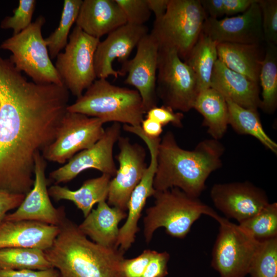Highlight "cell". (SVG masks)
<instances>
[{
  "instance_id": "45",
  "label": "cell",
  "mask_w": 277,
  "mask_h": 277,
  "mask_svg": "<svg viewBox=\"0 0 277 277\" xmlns=\"http://www.w3.org/2000/svg\"><path fill=\"white\" fill-rule=\"evenodd\" d=\"M149 7L155 15V20L161 18L165 14L169 0H147Z\"/></svg>"
},
{
  "instance_id": "21",
  "label": "cell",
  "mask_w": 277,
  "mask_h": 277,
  "mask_svg": "<svg viewBox=\"0 0 277 277\" xmlns=\"http://www.w3.org/2000/svg\"><path fill=\"white\" fill-rule=\"evenodd\" d=\"M210 87L244 108L258 111L260 108L259 83L231 70L219 60L213 68Z\"/></svg>"
},
{
  "instance_id": "35",
  "label": "cell",
  "mask_w": 277,
  "mask_h": 277,
  "mask_svg": "<svg viewBox=\"0 0 277 277\" xmlns=\"http://www.w3.org/2000/svg\"><path fill=\"white\" fill-rule=\"evenodd\" d=\"M264 41L277 44V1L259 0Z\"/></svg>"
},
{
  "instance_id": "13",
  "label": "cell",
  "mask_w": 277,
  "mask_h": 277,
  "mask_svg": "<svg viewBox=\"0 0 277 277\" xmlns=\"http://www.w3.org/2000/svg\"><path fill=\"white\" fill-rule=\"evenodd\" d=\"M159 45L151 33L146 34L136 46L134 57L122 63L120 71L127 73L125 83L136 88L146 112L157 106L156 83Z\"/></svg>"
},
{
  "instance_id": "18",
  "label": "cell",
  "mask_w": 277,
  "mask_h": 277,
  "mask_svg": "<svg viewBox=\"0 0 277 277\" xmlns=\"http://www.w3.org/2000/svg\"><path fill=\"white\" fill-rule=\"evenodd\" d=\"M147 33L148 28L144 25L137 26L126 24L107 35L98 43L94 57L96 78L106 79L109 76L117 78L124 76L112 66L117 58L122 63L128 60L133 49Z\"/></svg>"
},
{
  "instance_id": "1",
  "label": "cell",
  "mask_w": 277,
  "mask_h": 277,
  "mask_svg": "<svg viewBox=\"0 0 277 277\" xmlns=\"http://www.w3.org/2000/svg\"><path fill=\"white\" fill-rule=\"evenodd\" d=\"M63 85L29 81L0 55V190L26 195L34 160L54 140L69 106Z\"/></svg>"
},
{
  "instance_id": "15",
  "label": "cell",
  "mask_w": 277,
  "mask_h": 277,
  "mask_svg": "<svg viewBox=\"0 0 277 277\" xmlns=\"http://www.w3.org/2000/svg\"><path fill=\"white\" fill-rule=\"evenodd\" d=\"M210 197L225 218L235 219L239 223L269 203L266 192L247 181L215 184L211 189Z\"/></svg>"
},
{
  "instance_id": "32",
  "label": "cell",
  "mask_w": 277,
  "mask_h": 277,
  "mask_svg": "<svg viewBox=\"0 0 277 277\" xmlns=\"http://www.w3.org/2000/svg\"><path fill=\"white\" fill-rule=\"evenodd\" d=\"M238 225L259 242L277 238V203H269Z\"/></svg>"
},
{
  "instance_id": "33",
  "label": "cell",
  "mask_w": 277,
  "mask_h": 277,
  "mask_svg": "<svg viewBox=\"0 0 277 277\" xmlns=\"http://www.w3.org/2000/svg\"><path fill=\"white\" fill-rule=\"evenodd\" d=\"M248 274L250 277H277V238L260 242Z\"/></svg>"
},
{
  "instance_id": "14",
  "label": "cell",
  "mask_w": 277,
  "mask_h": 277,
  "mask_svg": "<svg viewBox=\"0 0 277 277\" xmlns=\"http://www.w3.org/2000/svg\"><path fill=\"white\" fill-rule=\"evenodd\" d=\"M117 142L119 167L109 184L107 203L126 211L131 194L147 167L146 151L141 145L131 143L128 137L120 136Z\"/></svg>"
},
{
  "instance_id": "20",
  "label": "cell",
  "mask_w": 277,
  "mask_h": 277,
  "mask_svg": "<svg viewBox=\"0 0 277 277\" xmlns=\"http://www.w3.org/2000/svg\"><path fill=\"white\" fill-rule=\"evenodd\" d=\"M60 232L58 226L31 221L3 220L0 223V249H49Z\"/></svg>"
},
{
  "instance_id": "25",
  "label": "cell",
  "mask_w": 277,
  "mask_h": 277,
  "mask_svg": "<svg viewBox=\"0 0 277 277\" xmlns=\"http://www.w3.org/2000/svg\"><path fill=\"white\" fill-rule=\"evenodd\" d=\"M218 60L227 67L259 83L262 57L260 44L220 43L217 44Z\"/></svg>"
},
{
  "instance_id": "34",
  "label": "cell",
  "mask_w": 277,
  "mask_h": 277,
  "mask_svg": "<svg viewBox=\"0 0 277 277\" xmlns=\"http://www.w3.org/2000/svg\"><path fill=\"white\" fill-rule=\"evenodd\" d=\"M35 0H19L18 6L13 10V15L6 17L1 23L2 29H11L13 35L26 29L31 23L35 10Z\"/></svg>"
},
{
  "instance_id": "26",
  "label": "cell",
  "mask_w": 277,
  "mask_h": 277,
  "mask_svg": "<svg viewBox=\"0 0 277 277\" xmlns=\"http://www.w3.org/2000/svg\"><path fill=\"white\" fill-rule=\"evenodd\" d=\"M193 108L203 116V125L207 128L212 138L221 139L229 125L228 109L225 97L210 87L198 93Z\"/></svg>"
},
{
  "instance_id": "23",
  "label": "cell",
  "mask_w": 277,
  "mask_h": 277,
  "mask_svg": "<svg viewBox=\"0 0 277 277\" xmlns=\"http://www.w3.org/2000/svg\"><path fill=\"white\" fill-rule=\"evenodd\" d=\"M127 216L126 211L111 207L106 201L99 202L78 227L94 242L107 247H115L117 241L120 222Z\"/></svg>"
},
{
  "instance_id": "4",
  "label": "cell",
  "mask_w": 277,
  "mask_h": 277,
  "mask_svg": "<svg viewBox=\"0 0 277 277\" xmlns=\"http://www.w3.org/2000/svg\"><path fill=\"white\" fill-rule=\"evenodd\" d=\"M67 111L96 117L104 123L132 126H141L146 113L136 90L115 86L105 78L95 80Z\"/></svg>"
},
{
  "instance_id": "43",
  "label": "cell",
  "mask_w": 277,
  "mask_h": 277,
  "mask_svg": "<svg viewBox=\"0 0 277 277\" xmlns=\"http://www.w3.org/2000/svg\"><path fill=\"white\" fill-rule=\"evenodd\" d=\"M206 13L209 17L216 18L224 14L223 0H200Z\"/></svg>"
},
{
  "instance_id": "30",
  "label": "cell",
  "mask_w": 277,
  "mask_h": 277,
  "mask_svg": "<svg viewBox=\"0 0 277 277\" xmlns=\"http://www.w3.org/2000/svg\"><path fill=\"white\" fill-rule=\"evenodd\" d=\"M53 268L44 251L34 248L0 249V269L45 270Z\"/></svg>"
},
{
  "instance_id": "19",
  "label": "cell",
  "mask_w": 277,
  "mask_h": 277,
  "mask_svg": "<svg viewBox=\"0 0 277 277\" xmlns=\"http://www.w3.org/2000/svg\"><path fill=\"white\" fill-rule=\"evenodd\" d=\"M150 155V162L145 173L132 191L127 204V219L119 229L116 247L125 252L135 242L136 234L139 231L138 222L145 207L147 200L153 196L155 192L153 181L157 167L158 144L150 141L147 144Z\"/></svg>"
},
{
  "instance_id": "22",
  "label": "cell",
  "mask_w": 277,
  "mask_h": 277,
  "mask_svg": "<svg viewBox=\"0 0 277 277\" xmlns=\"http://www.w3.org/2000/svg\"><path fill=\"white\" fill-rule=\"evenodd\" d=\"M75 23L86 34L100 39L127 24V20L115 0H84Z\"/></svg>"
},
{
  "instance_id": "28",
  "label": "cell",
  "mask_w": 277,
  "mask_h": 277,
  "mask_svg": "<svg viewBox=\"0 0 277 277\" xmlns=\"http://www.w3.org/2000/svg\"><path fill=\"white\" fill-rule=\"evenodd\" d=\"M225 100L228 109L229 125L239 134L253 136L267 149L276 154L277 144L265 131L258 111L244 108L228 99Z\"/></svg>"
},
{
  "instance_id": "8",
  "label": "cell",
  "mask_w": 277,
  "mask_h": 277,
  "mask_svg": "<svg viewBox=\"0 0 277 277\" xmlns=\"http://www.w3.org/2000/svg\"><path fill=\"white\" fill-rule=\"evenodd\" d=\"M156 91L163 105L174 111L193 109L199 93L195 75L173 48L159 46Z\"/></svg>"
},
{
  "instance_id": "12",
  "label": "cell",
  "mask_w": 277,
  "mask_h": 277,
  "mask_svg": "<svg viewBox=\"0 0 277 277\" xmlns=\"http://www.w3.org/2000/svg\"><path fill=\"white\" fill-rule=\"evenodd\" d=\"M120 123H113L105 129L102 136L91 147L74 155L68 162L49 173V178L55 185L67 183L82 172L95 169L114 176L117 168L113 151L114 144L121 136Z\"/></svg>"
},
{
  "instance_id": "17",
  "label": "cell",
  "mask_w": 277,
  "mask_h": 277,
  "mask_svg": "<svg viewBox=\"0 0 277 277\" xmlns=\"http://www.w3.org/2000/svg\"><path fill=\"white\" fill-rule=\"evenodd\" d=\"M202 31L217 44H260L264 38L259 0L240 15L221 19L207 17Z\"/></svg>"
},
{
  "instance_id": "16",
  "label": "cell",
  "mask_w": 277,
  "mask_h": 277,
  "mask_svg": "<svg viewBox=\"0 0 277 277\" xmlns=\"http://www.w3.org/2000/svg\"><path fill=\"white\" fill-rule=\"evenodd\" d=\"M46 161L41 152L36 154L33 187L17 209L6 214L4 220H31L59 226L66 218L64 207L56 208L50 200L45 174Z\"/></svg>"
},
{
  "instance_id": "27",
  "label": "cell",
  "mask_w": 277,
  "mask_h": 277,
  "mask_svg": "<svg viewBox=\"0 0 277 277\" xmlns=\"http://www.w3.org/2000/svg\"><path fill=\"white\" fill-rule=\"evenodd\" d=\"M217 44L202 31L185 60L195 75L199 92L210 87L212 72L218 60Z\"/></svg>"
},
{
  "instance_id": "6",
  "label": "cell",
  "mask_w": 277,
  "mask_h": 277,
  "mask_svg": "<svg viewBox=\"0 0 277 277\" xmlns=\"http://www.w3.org/2000/svg\"><path fill=\"white\" fill-rule=\"evenodd\" d=\"M207 17L200 0H169L165 14L154 21L150 33L159 46L175 49L185 60L200 35Z\"/></svg>"
},
{
  "instance_id": "24",
  "label": "cell",
  "mask_w": 277,
  "mask_h": 277,
  "mask_svg": "<svg viewBox=\"0 0 277 277\" xmlns=\"http://www.w3.org/2000/svg\"><path fill=\"white\" fill-rule=\"evenodd\" d=\"M111 177L109 175L102 174L99 177L86 180L76 190L54 184L48 189V193L55 201L72 202L82 211L85 217L95 204L107 200Z\"/></svg>"
},
{
  "instance_id": "11",
  "label": "cell",
  "mask_w": 277,
  "mask_h": 277,
  "mask_svg": "<svg viewBox=\"0 0 277 277\" xmlns=\"http://www.w3.org/2000/svg\"><path fill=\"white\" fill-rule=\"evenodd\" d=\"M104 124L99 118L67 111L55 138L42 152L43 156L49 161L65 164L100 140L104 133Z\"/></svg>"
},
{
  "instance_id": "9",
  "label": "cell",
  "mask_w": 277,
  "mask_h": 277,
  "mask_svg": "<svg viewBox=\"0 0 277 277\" xmlns=\"http://www.w3.org/2000/svg\"><path fill=\"white\" fill-rule=\"evenodd\" d=\"M219 231L212 251L211 266L220 277H245L260 242L238 224L219 215Z\"/></svg>"
},
{
  "instance_id": "29",
  "label": "cell",
  "mask_w": 277,
  "mask_h": 277,
  "mask_svg": "<svg viewBox=\"0 0 277 277\" xmlns=\"http://www.w3.org/2000/svg\"><path fill=\"white\" fill-rule=\"evenodd\" d=\"M259 82L262 87L260 108L267 113H272L277 106V47L267 43L261 63Z\"/></svg>"
},
{
  "instance_id": "2",
  "label": "cell",
  "mask_w": 277,
  "mask_h": 277,
  "mask_svg": "<svg viewBox=\"0 0 277 277\" xmlns=\"http://www.w3.org/2000/svg\"><path fill=\"white\" fill-rule=\"evenodd\" d=\"M224 150L222 143L213 138L200 142L193 150H185L179 146L173 133L167 131L158 147L154 189L177 188L199 198L209 176L222 166Z\"/></svg>"
},
{
  "instance_id": "3",
  "label": "cell",
  "mask_w": 277,
  "mask_h": 277,
  "mask_svg": "<svg viewBox=\"0 0 277 277\" xmlns=\"http://www.w3.org/2000/svg\"><path fill=\"white\" fill-rule=\"evenodd\" d=\"M58 227V235L44 252L60 277H123L124 251L89 240L67 218Z\"/></svg>"
},
{
  "instance_id": "40",
  "label": "cell",
  "mask_w": 277,
  "mask_h": 277,
  "mask_svg": "<svg viewBox=\"0 0 277 277\" xmlns=\"http://www.w3.org/2000/svg\"><path fill=\"white\" fill-rule=\"evenodd\" d=\"M0 277H60V274L54 268L39 270L0 269Z\"/></svg>"
},
{
  "instance_id": "36",
  "label": "cell",
  "mask_w": 277,
  "mask_h": 277,
  "mask_svg": "<svg viewBox=\"0 0 277 277\" xmlns=\"http://www.w3.org/2000/svg\"><path fill=\"white\" fill-rule=\"evenodd\" d=\"M122 10L127 23L137 26L144 25L149 20L151 11L147 0H115Z\"/></svg>"
},
{
  "instance_id": "44",
  "label": "cell",
  "mask_w": 277,
  "mask_h": 277,
  "mask_svg": "<svg viewBox=\"0 0 277 277\" xmlns=\"http://www.w3.org/2000/svg\"><path fill=\"white\" fill-rule=\"evenodd\" d=\"M163 126L157 122L146 117L142 121L141 127L143 132L147 136L153 137H159L163 132Z\"/></svg>"
},
{
  "instance_id": "7",
  "label": "cell",
  "mask_w": 277,
  "mask_h": 277,
  "mask_svg": "<svg viewBox=\"0 0 277 277\" xmlns=\"http://www.w3.org/2000/svg\"><path fill=\"white\" fill-rule=\"evenodd\" d=\"M45 22V17L39 16L26 29L5 39L0 48L11 52L10 62L33 82L63 85L42 36V28Z\"/></svg>"
},
{
  "instance_id": "39",
  "label": "cell",
  "mask_w": 277,
  "mask_h": 277,
  "mask_svg": "<svg viewBox=\"0 0 277 277\" xmlns=\"http://www.w3.org/2000/svg\"><path fill=\"white\" fill-rule=\"evenodd\" d=\"M170 255L166 252L156 251L140 277H165L168 274Z\"/></svg>"
},
{
  "instance_id": "42",
  "label": "cell",
  "mask_w": 277,
  "mask_h": 277,
  "mask_svg": "<svg viewBox=\"0 0 277 277\" xmlns=\"http://www.w3.org/2000/svg\"><path fill=\"white\" fill-rule=\"evenodd\" d=\"M255 0H223L224 14L232 16L239 13H244Z\"/></svg>"
},
{
  "instance_id": "38",
  "label": "cell",
  "mask_w": 277,
  "mask_h": 277,
  "mask_svg": "<svg viewBox=\"0 0 277 277\" xmlns=\"http://www.w3.org/2000/svg\"><path fill=\"white\" fill-rule=\"evenodd\" d=\"M146 117L151 118L163 126L171 124L173 126L181 128L183 126L184 114L181 112H175L170 107L163 105L154 107L146 112Z\"/></svg>"
},
{
  "instance_id": "31",
  "label": "cell",
  "mask_w": 277,
  "mask_h": 277,
  "mask_svg": "<svg viewBox=\"0 0 277 277\" xmlns=\"http://www.w3.org/2000/svg\"><path fill=\"white\" fill-rule=\"evenodd\" d=\"M82 1H64L61 17L57 28L45 38L51 59L55 58L67 45L70 29L76 22Z\"/></svg>"
},
{
  "instance_id": "37",
  "label": "cell",
  "mask_w": 277,
  "mask_h": 277,
  "mask_svg": "<svg viewBox=\"0 0 277 277\" xmlns=\"http://www.w3.org/2000/svg\"><path fill=\"white\" fill-rule=\"evenodd\" d=\"M156 251L146 249L138 256L124 259L121 265L123 277H140Z\"/></svg>"
},
{
  "instance_id": "10",
  "label": "cell",
  "mask_w": 277,
  "mask_h": 277,
  "mask_svg": "<svg viewBox=\"0 0 277 277\" xmlns=\"http://www.w3.org/2000/svg\"><path fill=\"white\" fill-rule=\"evenodd\" d=\"M100 42L75 26L65 51L56 57L54 66L63 85L77 98L96 78L94 57Z\"/></svg>"
},
{
  "instance_id": "5",
  "label": "cell",
  "mask_w": 277,
  "mask_h": 277,
  "mask_svg": "<svg viewBox=\"0 0 277 277\" xmlns=\"http://www.w3.org/2000/svg\"><path fill=\"white\" fill-rule=\"evenodd\" d=\"M153 196L154 204L146 209L143 219V233L147 243L160 227H164L171 236L183 239L201 215H207L214 220L219 215L199 198L190 196L177 188L155 190Z\"/></svg>"
},
{
  "instance_id": "41",
  "label": "cell",
  "mask_w": 277,
  "mask_h": 277,
  "mask_svg": "<svg viewBox=\"0 0 277 277\" xmlns=\"http://www.w3.org/2000/svg\"><path fill=\"white\" fill-rule=\"evenodd\" d=\"M25 196V194L12 193L0 190V223L8 212L19 206Z\"/></svg>"
}]
</instances>
